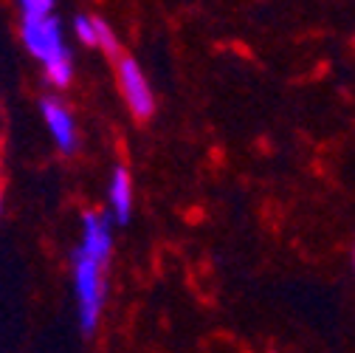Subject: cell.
Masks as SVG:
<instances>
[{"label":"cell","instance_id":"obj_7","mask_svg":"<svg viewBox=\"0 0 355 353\" xmlns=\"http://www.w3.org/2000/svg\"><path fill=\"white\" fill-rule=\"evenodd\" d=\"M17 12H20V20H42L54 15V3L51 0H20Z\"/></svg>","mask_w":355,"mask_h":353},{"label":"cell","instance_id":"obj_8","mask_svg":"<svg viewBox=\"0 0 355 353\" xmlns=\"http://www.w3.org/2000/svg\"><path fill=\"white\" fill-rule=\"evenodd\" d=\"M73 31H76V40H82L85 46H96L94 15H76V17H73Z\"/></svg>","mask_w":355,"mask_h":353},{"label":"cell","instance_id":"obj_2","mask_svg":"<svg viewBox=\"0 0 355 353\" xmlns=\"http://www.w3.org/2000/svg\"><path fill=\"white\" fill-rule=\"evenodd\" d=\"M20 40L26 51L49 68L54 63L71 60V51L65 46V34L60 17H42V20H20Z\"/></svg>","mask_w":355,"mask_h":353},{"label":"cell","instance_id":"obj_3","mask_svg":"<svg viewBox=\"0 0 355 353\" xmlns=\"http://www.w3.org/2000/svg\"><path fill=\"white\" fill-rule=\"evenodd\" d=\"M116 79H119V88H121V97H124L127 110L136 116L139 122H147L155 113V97H153V88H150L141 65L132 57L121 54L116 60Z\"/></svg>","mask_w":355,"mask_h":353},{"label":"cell","instance_id":"obj_6","mask_svg":"<svg viewBox=\"0 0 355 353\" xmlns=\"http://www.w3.org/2000/svg\"><path fill=\"white\" fill-rule=\"evenodd\" d=\"M94 26H96V49L105 51V57H110L113 63L121 57V42L116 37V31L102 20V17H94Z\"/></svg>","mask_w":355,"mask_h":353},{"label":"cell","instance_id":"obj_9","mask_svg":"<svg viewBox=\"0 0 355 353\" xmlns=\"http://www.w3.org/2000/svg\"><path fill=\"white\" fill-rule=\"evenodd\" d=\"M352 269H355V246H352Z\"/></svg>","mask_w":355,"mask_h":353},{"label":"cell","instance_id":"obj_1","mask_svg":"<svg viewBox=\"0 0 355 353\" xmlns=\"http://www.w3.org/2000/svg\"><path fill=\"white\" fill-rule=\"evenodd\" d=\"M113 249V217L105 212L82 215V240L73 252V294L79 308V328L94 334L105 308V263Z\"/></svg>","mask_w":355,"mask_h":353},{"label":"cell","instance_id":"obj_5","mask_svg":"<svg viewBox=\"0 0 355 353\" xmlns=\"http://www.w3.org/2000/svg\"><path fill=\"white\" fill-rule=\"evenodd\" d=\"M107 209L113 224H127L132 212V179L127 167H116L107 184Z\"/></svg>","mask_w":355,"mask_h":353},{"label":"cell","instance_id":"obj_4","mask_svg":"<svg viewBox=\"0 0 355 353\" xmlns=\"http://www.w3.org/2000/svg\"><path fill=\"white\" fill-rule=\"evenodd\" d=\"M40 110H42V119H46V127H49L54 145L60 147V153L73 156L79 150V133H76V122H73L68 105L60 97H42Z\"/></svg>","mask_w":355,"mask_h":353},{"label":"cell","instance_id":"obj_10","mask_svg":"<svg viewBox=\"0 0 355 353\" xmlns=\"http://www.w3.org/2000/svg\"><path fill=\"white\" fill-rule=\"evenodd\" d=\"M0 212H3V198H0Z\"/></svg>","mask_w":355,"mask_h":353}]
</instances>
